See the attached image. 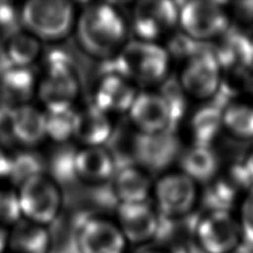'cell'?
Returning <instances> with one entry per match:
<instances>
[{
    "label": "cell",
    "instance_id": "6da1fadb",
    "mask_svg": "<svg viewBox=\"0 0 253 253\" xmlns=\"http://www.w3.org/2000/svg\"><path fill=\"white\" fill-rule=\"evenodd\" d=\"M77 33L85 51L97 57L110 55L126 36V25L117 9L98 3L85 8L77 22Z\"/></svg>",
    "mask_w": 253,
    "mask_h": 253
},
{
    "label": "cell",
    "instance_id": "7a4b0ae2",
    "mask_svg": "<svg viewBox=\"0 0 253 253\" xmlns=\"http://www.w3.org/2000/svg\"><path fill=\"white\" fill-rule=\"evenodd\" d=\"M112 63H108L106 74L119 75L140 84H155L166 77L169 68V55L155 42L135 40L121 49Z\"/></svg>",
    "mask_w": 253,
    "mask_h": 253
},
{
    "label": "cell",
    "instance_id": "3957f363",
    "mask_svg": "<svg viewBox=\"0 0 253 253\" xmlns=\"http://www.w3.org/2000/svg\"><path fill=\"white\" fill-rule=\"evenodd\" d=\"M20 17L21 24L34 37L59 40L74 26L75 9L65 0H33L25 4Z\"/></svg>",
    "mask_w": 253,
    "mask_h": 253
},
{
    "label": "cell",
    "instance_id": "277c9868",
    "mask_svg": "<svg viewBox=\"0 0 253 253\" xmlns=\"http://www.w3.org/2000/svg\"><path fill=\"white\" fill-rule=\"evenodd\" d=\"M193 238L200 253H236L243 242L240 222L227 210H212L203 215Z\"/></svg>",
    "mask_w": 253,
    "mask_h": 253
},
{
    "label": "cell",
    "instance_id": "5b68a950",
    "mask_svg": "<svg viewBox=\"0 0 253 253\" xmlns=\"http://www.w3.org/2000/svg\"><path fill=\"white\" fill-rule=\"evenodd\" d=\"M78 89V79L69 56L60 50L51 51L47 57L46 76L39 88L47 109L72 107Z\"/></svg>",
    "mask_w": 253,
    "mask_h": 253
},
{
    "label": "cell",
    "instance_id": "8992f818",
    "mask_svg": "<svg viewBox=\"0 0 253 253\" xmlns=\"http://www.w3.org/2000/svg\"><path fill=\"white\" fill-rule=\"evenodd\" d=\"M21 213L29 221L47 224L55 221L60 211L61 196L57 183L44 174L29 179L19 188Z\"/></svg>",
    "mask_w": 253,
    "mask_h": 253
},
{
    "label": "cell",
    "instance_id": "52a82bcc",
    "mask_svg": "<svg viewBox=\"0 0 253 253\" xmlns=\"http://www.w3.org/2000/svg\"><path fill=\"white\" fill-rule=\"evenodd\" d=\"M179 24L190 39L206 42L227 31L229 18L218 2L190 1L179 10Z\"/></svg>",
    "mask_w": 253,
    "mask_h": 253
},
{
    "label": "cell",
    "instance_id": "ba28073f",
    "mask_svg": "<svg viewBox=\"0 0 253 253\" xmlns=\"http://www.w3.org/2000/svg\"><path fill=\"white\" fill-rule=\"evenodd\" d=\"M221 84V65L209 50H197L190 56L180 77L184 92L197 99H208L218 92Z\"/></svg>",
    "mask_w": 253,
    "mask_h": 253
},
{
    "label": "cell",
    "instance_id": "9c48e42d",
    "mask_svg": "<svg viewBox=\"0 0 253 253\" xmlns=\"http://www.w3.org/2000/svg\"><path fill=\"white\" fill-rule=\"evenodd\" d=\"M155 196L162 215L168 219L181 218L196 205V182L182 172L168 173L158 180Z\"/></svg>",
    "mask_w": 253,
    "mask_h": 253
},
{
    "label": "cell",
    "instance_id": "30bf717a",
    "mask_svg": "<svg viewBox=\"0 0 253 253\" xmlns=\"http://www.w3.org/2000/svg\"><path fill=\"white\" fill-rule=\"evenodd\" d=\"M132 22L140 40L152 42L178 24L179 10L175 3L167 0H146L134 7Z\"/></svg>",
    "mask_w": 253,
    "mask_h": 253
},
{
    "label": "cell",
    "instance_id": "8fae6325",
    "mask_svg": "<svg viewBox=\"0 0 253 253\" xmlns=\"http://www.w3.org/2000/svg\"><path fill=\"white\" fill-rule=\"evenodd\" d=\"M126 238L118 225L92 218L80 223L76 234L78 253H126Z\"/></svg>",
    "mask_w": 253,
    "mask_h": 253
},
{
    "label": "cell",
    "instance_id": "7c38bea8",
    "mask_svg": "<svg viewBox=\"0 0 253 253\" xmlns=\"http://www.w3.org/2000/svg\"><path fill=\"white\" fill-rule=\"evenodd\" d=\"M129 112L131 121L139 129L140 133L171 132L174 125L169 103L160 93H138Z\"/></svg>",
    "mask_w": 253,
    "mask_h": 253
},
{
    "label": "cell",
    "instance_id": "4fadbf2b",
    "mask_svg": "<svg viewBox=\"0 0 253 253\" xmlns=\"http://www.w3.org/2000/svg\"><path fill=\"white\" fill-rule=\"evenodd\" d=\"M180 143L172 132L158 134L138 133L132 141V157L148 171H161L178 157Z\"/></svg>",
    "mask_w": 253,
    "mask_h": 253
},
{
    "label": "cell",
    "instance_id": "5bb4252c",
    "mask_svg": "<svg viewBox=\"0 0 253 253\" xmlns=\"http://www.w3.org/2000/svg\"><path fill=\"white\" fill-rule=\"evenodd\" d=\"M118 227L126 242L144 245L159 233V218L147 202L119 203Z\"/></svg>",
    "mask_w": 253,
    "mask_h": 253
},
{
    "label": "cell",
    "instance_id": "9a60e30c",
    "mask_svg": "<svg viewBox=\"0 0 253 253\" xmlns=\"http://www.w3.org/2000/svg\"><path fill=\"white\" fill-rule=\"evenodd\" d=\"M137 94L130 80L116 74H105L94 93L93 105L106 114L128 111Z\"/></svg>",
    "mask_w": 253,
    "mask_h": 253
},
{
    "label": "cell",
    "instance_id": "2e32d148",
    "mask_svg": "<svg viewBox=\"0 0 253 253\" xmlns=\"http://www.w3.org/2000/svg\"><path fill=\"white\" fill-rule=\"evenodd\" d=\"M8 123L15 138L27 146L37 144L47 137L46 117L33 106L21 105L12 108Z\"/></svg>",
    "mask_w": 253,
    "mask_h": 253
},
{
    "label": "cell",
    "instance_id": "e0dca14e",
    "mask_svg": "<svg viewBox=\"0 0 253 253\" xmlns=\"http://www.w3.org/2000/svg\"><path fill=\"white\" fill-rule=\"evenodd\" d=\"M0 88L11 105H26L36 88L34 71L30 67L10 65L2 56L0 61Z\"/></svg>",
    "mask_w": 253,
    "mask_h": 253
},
{
    "label": "cell",
    "instance_id": "ac0fdd59",
    "mask_svg": "<svg viewBox=\"0 0 253 253\" xmlns=\"http://www.w3.org/2000/svg\"><path fill=\"white\" fill-rule=\"evenodd\" d=\"M112 135V126L105 111L94 105L77 112L75 137L87 147H101Z\"/></svg>",
    "mask_w": 253,
    "mask_h": 253
},
{
    "label": "cell",
    "instance_id": "d6986e66",
    "mask_svg": "<svg viewBox=\"0 0 253 253\" xmlns=\"http://www.w3.org/2000/svg\"><path fill=\"white\" fill-rule=\"evenodd\" d=\"M151 190L147 172L132 166L120 168L115 174L112 194L119 203L146 202Z\"/></svg>",
    "mask_w": 253,
    "mask_h": 253
},
{
    "label": "cell",
    "instance_id": "ffe728a7",
    "mask_svg": "<svg viewBox=\"0 0 253 253\" xmlns=\"http://www.w3.org/2000/svg\"><path fill=\"white\" fill-rule=\"evenodd\" d=\"M116 161L111 152L102 147H87L77 152L76 169L78 178L102 182L115 175Z\"/></svg>",
    "mask_w": 253,
    "mask_h": 253
},
{
    "label": "cell",
    "instance_id": "44dd1931",
    "mask_svg": "<svg viewBox=\"0 0 253 253\" xmlns=\"http://www.w3.org/2000/svg\"><path fill=\"white\" fill-rule=\"evenodd\" d=\"M8 246L16 253H49L50 233L42 224L29 220H20L9 234Z\"/></svg>",
    "mask_w": 253,
    "mask_h": 253
},
{
    "label": "cell",
    "instance_id": "7402d4cb",
    "mask_svg": "<svg viewBox=\"0 0 253 253\" xmlns=\"http://www.w3.org/2000/svg\"><path fill=\"white\" fill-rule=\"evenodd\" d=\"M182 173L194 182H208L214 177L219 168L218 158L210 147L194 144L180 159Z\"/></svg>",
    "mask_w": 253,
    "mask_h": 253
},
{
    "label": "cell",
    "instance_id": "603a6c76",
    "mask_svg": "<svg viewBox=\"0 0 253 253\" xmlns=\"http://www.w3.org/2000/svg\"><path fill=\"white\" fill-rule=\"evenodd\" d=\"M222 111L218 106H207L193 116L191 130L194 144L210 147L222 126Z\"/></svg>",
    "mask_w": 253,
    "mask_h": 253
},
{
    "label": "cell",
    "instance_id": "cb8c5ba5",
    "mask_svg": "<svg viewBox=\"0 0 253 253\" xmlns=\"http://www.w3.org/2000/svg\"><path fill=\"white\" fill-rule=\"evenodd\" d=\"M40 46L38 39L30 34L17 33L8 38L4 60L13 66L30 67L38 57Z\"/></svg>",
    "mask_w": 253,
    "mask_h": 253
},
{
    "label": "cell",
    "instance_id": "d4e9b609",
    "mask_svg": "<svg viewBox=\"0 0 253 253\" xmlns=\"http://www.w3.org/2000/svg\"><path fill=\"white\" fill-rule=\"evenodd\" d=\"M222 126L236 138H253V107L247 103H231L222 111Z\"/></svg>",
    "mask_w": 253,
    "mask_h": 253
},
{
    "label": "cell",
    "instance_id": "484cf974",
    "mask_svg": "<svg viewBox=\"0 0 253 253\" xmlns=\"http://www.w3.org/2000/svg\"><path fill=\"white\" fill-rule=\"evenodd\" d=\"M46 133L56 142H66L75 135L77 112L72 107L47 109Z\"/></svg>",
    "mask_w": 253,
    "mask_h": 253
},
{
    "label": "cell",
    "instance_id": "4316f807",
    "mask_svg": "<svg viewBox=\"0 0 253 253\" xmlns=\"http://www.w3.org/2000/svg\"><path fill=\"white\" fill-rule=\"evenodd\" d=\"M43 161L37 153L24 151L10 158L8 178L17 187H21L29 179L43 174Z\"/></svg>",
    "mask_w": 253,
    "mask_h": 253
},
{
    "label": "cell",
    "instance_id": "83f0119b",
    "mask_svg": "<svg viewBox=\"0 0 253 253\" xmlns=\"http://www.w3.org/2000/svg\"><path fill=\"white\" fill-rule=\"evenodd\" d=\"M77 152L71 147H62L53 152L49 164L50 173L55 178L53 181L69 183L78 178L76 169Z\"/></svg>",
    "mask_w": 253,
    "mask_h": 253
},
{
    "label": "cell",
    "instance_id": "f1b7e54d",
    "mask_svg": "<svg viewBox=\"0 0 253 253\" xmlns=\"http://www.w3.org/2000/svg\"><path fill=\"white\" fill-rule=\"evenodd\" d=\"M19 197L12 190L0 189V225L16 224L21 220Z\"/></svg>",
    "mask_w": 253,
    "mask_h": 253
},
{
    "label": "cell",
    "instance_id": "f546056e",
    "mask_svg": "<svg viewBox=\"0 0 253 253\" xmlns=\"http://www.w3.org/2000/svg\"><path fill=\"white\" fill-rule=\"evenodd\" d=\"M20 22V13L16 10V8L10 2L0 1V31L9 38L19 33Z\"/></svg>",
    "mask_w": 253,
    "mask_h": 253
},
{
    "label": "cell",
    "instance_id": "4dcf8cb0",
    "mask_svg": "<svg viewBox=\"0 0 253 253\" xmlns=\"http://www.w3.org/2000/svg\"><path fill=\"white\" fill-rule=\"evenodd\" d=\"M243 242L253 247V186L242 205L240 221Z\"/></svg>",
    "mask_w": 253,
    "mask_h": 253
},
{
    "label": "cell",
    "instance_id": "1f68e13d",
    "mask_svg": "<svg viewBox=\"0 0 253 253\" xmlns=\"http://www.w3.org/2000/svg\"><path fill=\"white\" fill-rule=\"evenodd\" d=\"M233 16L242 22L253 21V1L236 2L232 7Z\"/></svg>",
    "mask_w": 253,
    "mask_h": 253
},
{
    "label": "cell",
    "instance_id": "d6a6232c",
    "mask_svg": "<svg viewBox=\"0 0 253 253\" xmlns=\"http://www.w3.org/2000/svg\"><path fill=\"white\" fill-rule=\"evenodd\" d=\"M11 110L12 105L9 102L4 93L2 92L1 88H0V125H2L4 121H8Z\"/></svg>",
    "mask_w": 253,
    "mask_h": 253
},
{
    "label": "cell",
    "instance_id": "836d02e7",
    "mask_svg": "<svg viewBox=\"0 0 253 253\" xmlns=\"http://www.w3.org/2000/svg\"><path fill=\"white\" fill-rule=\"evenodd\" d=\"M242 174L246 177L247 181L253 183V150L247 156L242 167Z\"/></svg>",
    "mask_w": 253,
    "mask_h": 253
},
{
    "label": "cell",
    "instance_id": "e575fe53",
    "mask_svg": "<svg viewBox=\"0 0 253 253\" xmlns=\"http://www.w3.org/2000/svg\"><path fill=\"white\" fill-rule=\"evenodd\" d=\"M9 169H10V158L4 155L0 149V179L8 178Z\"/></svg>",
    "mask_w": 253,
    "mask_h": 253
},
{
    "label": "cell",
    "instance_id": "d590c367",
    "mask_svg": "<svg viewBox=\"0 0 253 253\" xmlns=\"http://www.w3.org/2000/svg\"><path fill=\"white\" fill-rule=\"evenodd\" d=\"M9 242V234L4 230L2 225H0V253H3L6 248L8 247Z\"/></svg>",
    "mask_w": 253,
    "mask_h": 253
},
{
    "label": "cell",
    "instance_id": "8d00e7d4",
    "mask_svg": "<svg viewBox=\"0 0 253 253\" xmlns=\"http://www.w3.org/2000/svg\"><path fill=\"white\" fill-rule=\"evenodd\" d=\"M141 253H184V252L172 249V248L160 247V248H152V249H148L146 251H142Z\"/></svg>",
    "mask_w": 253,
    "mask_h": 253
},
{
    "label": "cell",
    "instance_id": "74e56055",
    "mask_svg": "<svg viewBox=\"0 0 253 253\" xmlns=\"http://www.w3.org/2000/svg\"><path fill=\"white\" fill-rule=\"evenodd\" d=\"M250 89H251V92H252V94H253V78H252L251 81H250Z\"/></svg>",
    "mask_w": 253,
    "mask_h": 253
},
{
    "label": "cell",
    "instance_id": "f35d334b",
    "mask_svg": "<svg viewBox=\"0 0 253 253\" xmlns=\"http://www.w3.org/2000/svg\"><path fill=\"white\" fill-rule=\"evenodd\" d=\"M2 53H3V52H2V50H1V47H0V61H1V59H2V56H3Z\"/></svg>",
    "mask_w": 253,
    "mask_h": 253
},
{
    "label": "cell",
    "instance_id": "ab89813d",
    "mask_svg": "<svg viewBox=\"0 0 253 253\" xmlns=\"http://www.w3.org/2000/svg\"><path fill=\"white\" fill-rule=\"evenodd\" d=\"M251 46H252V52H253V40L251 42Z\"/></svg>",
    "mask_w": 253,
    "mask_h": 253
}]
</instances>
